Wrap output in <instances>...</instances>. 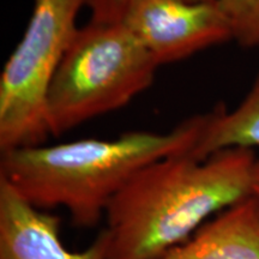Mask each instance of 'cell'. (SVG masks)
<instances>
[{"mask_svg":"<svg viewBox=\"0 0 259 259\" xmlns=\"http://www.w3.org/2000/svg\"><path fill=\"white\" fill-rule=\"evenodd\" d=\"M85 2L32 0L27 28L0 73V153L44 144L51 136L47 93Z\"/></svg>","mask_w":259,"mask_h":259,"instance_id":"4","label":"cell"},{"mask_svg":"<svg viewBox=\"0 0 259 259\" xmlns=\"http://www.w3.org/2000/svg\"><path fill=\"white\" fill-rule=\"evenodd\" d=\"M132 0H87L90 21L95 23H122Z\"/></svg>","mask_w":259,"mask_h":259,"instance_id":"10","label":"cell"},{"mask_svg":"<svg viewBox=\"0 0 259 259\" xmlns=\"http://www.w3.org/2000/svg\"><path fill=\"white\" fill-rule=\"evenodd\" d=\"M105 229L83 251L61 239V219L38 209L0 178V259H108Z\"/></svg>","mask_w":259,"mask_h":259,"instance_id":"6","label":"cell"},{"mask_svg":"<svg viewBox=\"0 0 259 259\" xmlns=\"http://www.w3.org/2000/svg\"><path fill=\"white\" fill-rule=\"evenodd\" d=\"M252 194L259 200V158L254 164L253 178H252Z\"/></svg>","mask_w":259,"mask_h":259,"instance_id":"11","label":"cell"},{"mask_svg":"<svg viewBox=\"0 0 259 259\" xmlns=\"http://www.w3.org/2000/svg\"><path fill=\"white\" fill-rule=\"evenodd\" d=\"M158 67L124 23L79 27L47 93L51 136L128 105L153 84Z\"/></svg>","mask_w":259,"mask_h":259,"instance_id":"3","label":"cell"},{"mask_svg":"<svg viewBox=\"0 0 259 259\" xmlns=\"http://www.w3.org/2000/svg\"><path fill=\"white\" fill-rule=\"evenodd\" d=\"M254 150L233 148L206 158L190 153L138 170L107 209L108 259H158L204 223L252 194Z\"/></svg>","mask_w":259,"mask_h":259,"instance_id":"1","label":"cell"},{"mask_svg":"<svg viewBox=\"0 0 259 259\" xmlns=\"http://www.w3.org/2000/svg\"><path fill=\"white\" fill-rule=\"evenodd\" d=\"M158 259H259V200H239Z\"/></svg>","mask_w":259,"mask_h":259,"instance_id":"7","label":"cell"},{"mask_svg":"<svg viewBox=\"0 0 259 259\" xmlns=\"http://www.w3.org/2000/svg\"><path fill=\"white\" fill-rule=\"evenodd\" d=\"M233 148H259V72L242 101L232 111L218 106L208 113L203 134L191 151L197 158H206Z\"/></svg>","mask_w":259,"mask_h":259,"instance_id":"8","label":"cell"},{"mask_svg":"<svg viewBox=\"0 0 259 259\" xmlns=\"http://www.w3.org/2000/svg\"><path fill=\"white\" fill-rule=\"evenodd\" d=\"M231 27L233 41L259 50V0H216Z\"/></svg>","mask_w":259,"mask_h":259,"instance_id":"9","label":"cell"},{"mask_svg":"<svg viewBox=\"0 0 259 259\" xmlns=\"http://www.w3.org/2000/svg\"><path fill=\"white\" fill-rule=\"evenodd\" d=\"M208 113L167 132L130 131L116 138H82L2 153L0 178L38 209L63 208L78 228H94L132 177L153 162L191 153Z\"/></svg>","mask_w":259,"mask_h":259,"instance_id":"2","label":"cell"},{"mask_svg":"<svg viewBox=\"0 0 259 259\" xmlns=\"http://www.w3.org/2000/svg\"><path fill=\"white\" fill-rule=\"evenodd\" d=\"M122 23L158 66L233 41L218 2L132 0Z\"/></svg>","mask_w":259,"mask_h":259,"instance_id":"5","label":"cell"},{"mask_svg":"<svg viewBox=\"0 0 259 259\" xmlns=\"http://www.w3.org/2000/svg\"><path fill=\"white\" fill-rule=\"evenodd\" d=\"M190 3H204V2H216V0H186Z\"/></svg>","mask_w":259,"mask_h":259,"instance_id":"12","label":"cell"}]
</instances>
